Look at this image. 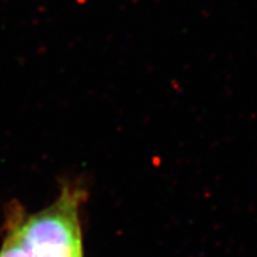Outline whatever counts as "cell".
Instances as JSON below:
<instances>
[{
	"label": "cell",
	"mask_w": 257,
	"mask_h": 257,
	"mask_svg": "<svg viewBox=\"0 0 257 257\" xmlns=\"http://www.w3.org/2000/svg\"><path fill=\"white\" fill-rule=\"evenodd\" d=\"M85 191L66 184L49 207L22 219V231L34 257H83L80 206Z\"/></svg>",
	"instance_id": "1"
},
{
	"label": "cell",
	"mask_w": 257,
	"mask_h": 257,
	"mask_svg": "<svg viewBox=\"0 0 257 257\" xmlns=\"http://www.w3.org/2000/svg\"><path fill=\"white\" fill-rule=\"evenodd\" d=\"M23 211L15 208L6 220L5 238L3 240L0 257H34L29 249L27 240L22 231Z\"/></svg>",
	"instance_id": "2"
}]
</instances>
